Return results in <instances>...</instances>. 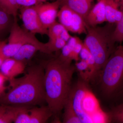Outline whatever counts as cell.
<instances>
[{"label": "cell", "instance_id": "6da1fadb", "mask_svg": "<svg viewBox=\"0 0 123 123\" xmlns=\"http://www.w3.org/2000/svg\"><path fill=\"white\" fill-rule=\"evenodd\" d=\"M42 64L29 67L21 77L9 80V90L0 98V104L15 106L32 107L46 102Z\"/></svg>", "mask_w": 123, "mask_h": 123}, {"label": "cell", "instance_id": "7a4b0ae2", "mask_svg": "<svg viewBox=\"0 0 123 123\" xmlns=\"http://www.w3.org/2000/svg\"><path fill=\"white\" fill-rule=\"evenodd\" d=\"M72 62L62 61L57 57L42 64L46 102L56 119H59L72 89L73 76L76 70Z\"/></svg>", "mask_w": 123, "mask_h": 123}, {"label": "cell", "instance_id": "3957f363", "mask_svg": "<svg viewBox=\"0 0 123 123\" xmlns=\"http://www.w3.org/2000/svg\"><path fill=\"white\" fill-rule=\"evenodd\" d=\"M115 23H108L102 27L87 26L86 35L83 42L94 58L96 77L100 73L116 48L112 38Z\"/></svg>", "mask_w": 123, "mask_h": 123}, {"label": "cell", "instance_id": "277c9868", "mask_svg": "<svg viewBox=\"0 0 123 123\" xmlns=\"http://www.w3.org/2000/svg\"><path fill=\"white\" fill-rule=\"evenodd\" d=\"M88 82L81 79L72 87L68 98L82 123H99L100 113L103 112Z\"/></svg>", "mask_w": 123, "mask_h": 123}, {"label": "cell", "instance_id": "5b68a950", "mask_svg": "<svg viewBox=\"0 0 123 123\" xmlns=\"http://www.w3.org/2000/svg\"><path fill=\"white\" fill-rule=\"evenodd\" d=\"M101 88L108 98L116 95L122 88L123 79V47L120 45L111 55L100 73Z\"/></svg>", "mask_w": 123, "mask_h": 123}, {"label": "cell", "instance_id": "8992f818", "mask_svg": "<svg viewBox=\"0 0 123 123\" xmlns=\"http://www.w3.org/2000/svg\"><path fill=\"white\" fill-rule=\"evenodd\" d=\"M35 34L25 31L18 25L17 18H14L10 30L8 43H5L2 47V51L5 57H12L23 45L32 44L39 47L42 52L49 54L45 43L39 41Z\"/></svg>", "mask_w": 123, "mask_h": 123}, {"label": "cell", "instance_id": "52a82bcc", "mask_svg": "<svg viewBox=\"0 0 123 123\" xmlns=\"http://www.w3.org/2000/svg\"><path fill=\"white\" fill-rule=\"evenodd\" d=\"M57 18L60 23L68 31L79 34L86 33L87 25L84 18L66 4L59 10Z\"/></svg>", "mask_w": 123, "mask_h": 123}, {"label": "cell", "instance_id": "ba28073f", "mask_svg": "<svg viewBox=\"0 0 123 123\" xmlns=\"http://www.w3.org/2000/svg\"><path fill=\"white\" fill-rule=\"evenodd\" d=\"M20 12L24 27L27 31L35 34L47 35L48 29L45 28L41 22L35 5L22 7Z\"/></svg>", "mask_w": 123, "mask_h": 123}, {"label": "cell", "instance_id": "9c48e42d", "mask_svg": "<svg viewBox=\"0 0 123 123\" xmlns=\"http://www.w3.org/2000/svg\"><path fill=\"white\" fill-rule=\"evenodd\" d=\"M60 4V1L57 0L44 4L39 3L35 5L40 20L46 29H48L56 21Z\"/></svg>", "mask_w": 123, "mask_h": 123}, {"label": "cell", "instance_id": "30bf717a", "mask_svg": "<svg viewBox=\"0 0 123 123\" xmlns=\"http://www.w3.org/2000/svg\"><path fill=\"white\" fill-rule=\"evenodd\" d=\"M25 69V62L10 57L3 62L0 67V72L9 80L23 73Z\"/></svg>", "mask_w": 123, "mask_h": 123}, {"label": "cell", "instance_id": "8fae6325", "mask_svg": "<svg viewBox=\"0 0 123 123\" xmlns=\"http://www.w3.org/2000/svg\"><path fill=\"white\" fill-rule=\"evenodd\" d=\"M85 21L87 26L90 27L96 26L106 22L105 0H99L89 12Z\"/></svg>", "mask_w": 123, "mask_h": 123}, {"label": "cell", "instance_id": "7c38bea8", "mask_svg": "<svg viewBox=\"0 0 123 123\" xmlns=\"http://www.w3.org/2000/svg\"><path fill=\"white\" fill-rule=\"evenodd\" d=\"M30 123H45L53 116L48 106L31 107L29 109Z\"/></svg>", "mask_w": 123, "mask_h": 123}, {"label": "cell", "instance_id": "4fadbf2b", "mask_svg": "<svg viewBox=\"0 0 123 123\" xmlns=\"http://www.w3.org/2000/svg\"><path fill=\"white\" fill-rule=\"evenodd\" d=\"M94 0H67V6L71 9L79 14L85 20L91 9Z\"/></svg>", "mask_w": 123, "mask_h": 123}, {"label": "cell", "instance_id": "5bb4252c", "mask_svg": "<svg viewBox=\"0 0 123 123\" xmlns=\"http://www.w3.org/2000/svg\"><path fill=\"white\" fill-rule=\"evenodd\" d=\"M38 51L42 52L39 47L32 44H26L21 47L13 58L15 59L23 62L31 59Z\"/></svg>", "mask_w": 123, "mask_h": 123}, {"label": "cell", "instance_id": "9a60e30c", "mask_svg": "<svg viewBox=\"0 0 123 123\" xmlns=\"http://www.w3.org/2000/svg\"><path fill=\"white\" fill-rule=\"evenodd\" d=\"M123 0H105L106 22L115 23V15L117 12L123 9Z\"/></svg>", "mask_w": 123, "mask_h": 123}, {"label": "cell", "instance_id": "2e32d148", "mask_svg": "<svg viewBox=\"0 0 123 123\" xmlns=\"http://www.w3.org/2000/svg\"><path fill=\"white\" fill-rule=\"evenodd\" d=\"M47 35L49 38H61L66 42L72 37L65 27L56 21L48 27Z\"/></svg>", "mask_w": 123, "mask_h": 123}, {"label": "cell", "instance_id": "e0dca14e", "mask_svg": "<svg viewBox=\"0 0 123 123\" xmlns=\"http://www.w3.org/2000/svg\"><path fill=\"white\" fill-rule=\"evenodd\" d=\"M18 107L0 104V123H13Z\"/></svg>", "mask_w": 123, "mask_h": 123}, {"label": "cell", "instance_id": "ac0fdd59", "mask_svg": "<svg viewBox=\"0 0 123 123\" xmlns=\"http://www.w3.org/2000/svg\"><path fill=\"white\" fill-rule=\"evenodd\" d=\"M64 112L63 123H82L81 121L75 112L73 107L72 102L68 97L64 106Z\"/></svg>", "mask_w": 123, "mask_h": 123}, {"label": "cell", "instance_id": "d6986e66", "mask_svg": "<svg viewBox=\"0 0 123 123\" xmlns=\"http://www.w3.org/2000/svg\"><path fill=\"white\" fill-rule=\"evenodd\" d=\"M80 60H83L88 64L92 71L94 79L97 78L95 72V63L94 58L88 48L84 44L79 54Z\"/></svg>", "mask_w": 123, "mask_h": 123}, {"label": "cell", "instance_id": "ffe728a7", "mask_svg": "<svg viewBox=\"0 0 123 123\" xmlns=\"http://www.w3.org/2000/svg\"><path fill=\"white\" fill-rule=\"evenodd\" d=\"M66 43L65 40L61 38H49L48 42L45 43V45L50 55L54 52L61 50Z\"/></svg>", "mask_w": 123, "mask_h": 123}, {"label": "cell", "instance_id": "44dd1931", "mask_svg": "<svg viewBox=\"0 0 123 123\" xmlns=\"http://www.w3.org/2000/svg\"><path fill=\"white\" fill-rule=\"evenodd\" d=\"M30 106H18L13 123H30Z\"/></svg>", "mask_w": 123, "mask_h": 123}, {"label": "cell", "instance_id": "7402d4cb", "mask_svg": "<svg viewBox=\"0 0 123 123\" xmlns=\"http://www.w3.org/2000/svg\"><path fill=\"white\" fill-rule=\"evenodd\" d=\"M110 120L117 123H123V104L114 108L111 111L108 113Z\"/></svg>", "mask_w": 123, "mask_h": 123}, {"label": "cell", "instance_id": "603a6c76", "mask_svg": "<svg viewBox=\"0 0 123 123\" xmlns=\"http://www.w3.org/2000/svg\"><path fill=\"white\" fill-rule=\"evenodd\" d=\"M115 24V26L112 33V38L116 43H121L123 40V18Z\"/></svg>", "mask_w": 123, "mask_h": 123}, {"label": "cell", "instance_id": "cb8c5ba5", "mask_svg": "<svg viewBox=\"0 0 123 123\" xmlns=\"http://www.w3.org/2000/svg\"><path fill=\"white\" fill-rule=\"evenodd\" d=\"M11 15L0 8V35L4 32L10 23Z\"/></svg>", "mask_w": 123, "mask_h": 123}, {"label": "cell", "instance_id": "d4e9b609", "mask_svg": "<svg viewBox=\"0 0 123 123\" xmlns=\"http://www.w3.org/2000/svg\"><path fill=\"white\" fill-rule=\"evenodd\" d=\"M6 2L7 13L12 15L14 19L17 18L18 10L20 7L17 0H6Z\"/></svg>", "mask_w": 123, "mask_h": 123}, {"label": "cell", "instance_id": "484cf974", "mask_svg": "<svg viewBox=\"0 0 123 123\" xmlns=\"http://www.w3.org/2000/svg\"><path fill=\"white\" fill-rule=\"evenodd\" d=\"M83 44H84V43L79 38L76 43L74 47H70L72 49V56H71L72 60H74L76 62L80 60L79 54L83 47Z\"/></svg>", "mask_w": 123, "mask_h": 123}, {"label": "cell", "instance_id": "4316f807", "mask_svg": "<svg viewBox=\"0 0 123 123\" xmlns=\"http://www.w3.org/2000/svg\"><path fill=\"white\" fill-rule=\"evenodd\" d=\"M61 50V54L58 57L59 59L62 61L72 62V49L70 46L66 43Z\"/></svg>", "mask_w": 123, "mask_h": 123}, {"label": "cell", "instance_id": "83f0119b", "mask_svg": "<svg viewBox=\"0 0 123 123\" xmlns=\"http://www.w3.org/2000/svg\"><path fill=\"white\" fill-rule=\"evenodd\" d=\"M8 79L0 72V98L6 92L8 87L5 86L6 82Z\"/></svg>", "mask_w": 123, "mask_h": 123}, {"label": "cell", "instance_id": "f1b7e54d", "mask_svg": "<svg viewBox=\"0 0 123 123\" xmlns=\"http://www.w3.org/2000/svg\"><path fill=\"white\" fill-rule=\"evenodd\" d=\"M18 4L22 7L33 6L39 4L37 0H17Z\"/></svg>", "mask_w": 123, "mask_h": 123}, {"label": "cell", "instance_id": "f546056e", "mask_svg": "<svg viewBox=\"0 0 123 123\" xmlns=\"http://www.w3.org/2000/svg\"><path fill=\"white\" fill-rule=\"evenodd\" d=\"M5 43V42L1 41V43H0V67L1 66L4 61L6 59V58L5 57L2 51V46H3Z\"/></svg>", "mask_w": 123, "mask_h": 123}, {"label": "cell", "instance_id": "4dcf8cb0", "mask_svg": "<svg viewBox=\"0 0 123 123\" xmlns=\"http://www.w3.org/2000/svg\"><path fill=\"white\" fill-rule=\"evenodd\" d=\"M0 8L7 13L6 0H0Z\"/></svg>", "mask_w": 123, "mask_h": 123}, {"label": "cell", "instance_id": "1f68e13d", "mask_svg": "<svg viewBox=\"0 0 123 123\" xmlns=\"http://www.w3.org/2000/svg\"><path fill=\"white\" fill-rule=\"evenodd\" d=\"M37 0L39 3H43V2H44L47 0Z\"/></svg>", "mask_w": 123, "mask_h": 123}, {"label": "cell", "instance_id": "d6a6232c", "mask_svg": "<svg viewBox=\"0 0 123 123\" xmlns=\"http://www.w3.org/2000/svg\"><path fill=\"white\" fill-rule=\"evenodd\" d=\"M1 41L0 40V43H1Z\"/></svg>", "mask_w": 123, "mask_h": 123}]
</instances>
